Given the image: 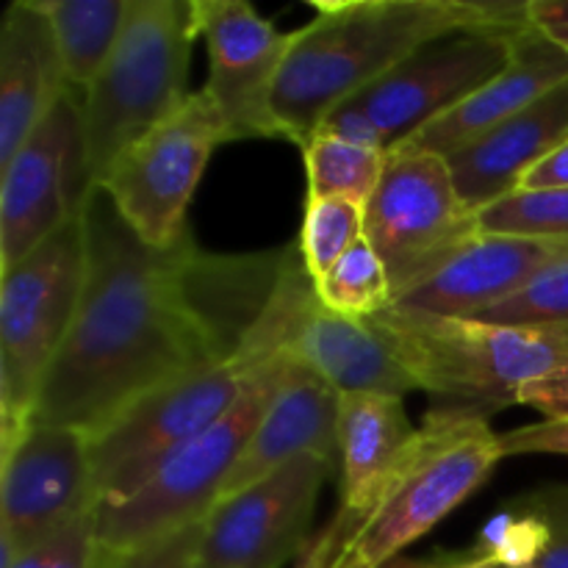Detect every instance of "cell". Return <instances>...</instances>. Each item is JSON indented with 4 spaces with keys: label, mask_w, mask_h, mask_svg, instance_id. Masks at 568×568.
<instances>
[{
    "label": "cell",
    "mask_w": 568,
    "mask_h": 568,
    "mask_svg": "<svg viewBox=\"0 0 568 568\" xmlns=\"http://www.w3.org/2000/svg\"><path fill=\"white\" fill-rule=\"evenodd\" d=\"M87 281L28 425L94 436L150 392L227 361L264 314L286 250L209 255L192 233L144 244L109 194L87 203Z\"/></svg>",
    "instance_id": "obj_1"
},
{
    "label": "cell",
    "mask_w": 568,
    "mask_h": 568,
    "mask_svg": "<svg viewBox=\"0 0 568 568\" xmlns=\"http://www.w3.org/2000/svg\"><path fill=\"white\" fill-rule=\"evenodd\" d=\"M314 20L294 31L272 98L283 139L300 148L338 105L425 44L469 28L527 22V3L503 0H347L314 3Z\"/></svg>",
    "instance_id": "obj_2"
},
{
    "label": "cell",
    "mask_w": 568,
    "mask_h": 568,
    "mask_svg": "<svg viewBox=\"0 0 568 568\" xmlns=\"http://www.w3.org/2000/svg\"><path fill=\"white\" fill-rule=\"evenodd\" d=\"M503 458V442L486 414L469 405L430 410L366 514L349 527L327 525L316 532L297 568H383L403 558L410 544L466 503Z\"/></svg>",
    "instance_id": "obj_3"
},
{
    "label": "cell",
    "mask_w": 568,
    "mask_h": 568,
    "mask_svg": "<svg viewBox=\"0 0 568 568\" xmlns=\"http://www.w3.org/2000/svg\"><path fill=\"white\" fill-rule=\"evenodd\" d=\"M369 322L422 392L458 405H508L568 364L566 331L508 327L388 305Z\"/></svg>",
    "instance_id": "obj_4"
},
{
    "label": "cell",
    "mask_w": 568,
    "mask_h": 568,
    "mask_svg": "<svg viewBox=\"0 0 568 568\" xmlns=\"http://www.w3.org/2000/svg\"><path fill=\"white\" fill-rule=\"evenodd\" d=\"M197 39L192 0H131L114 53L83 92V142L94 186L139 139L175 114Z\"/></svg>",
    "instance_id": "obj_5"
},
{
    "label": "cell",
    "mask_w": 568,
    "mask_h": 568,
    "mask_svg": "<svg viewBox=\"0 0 568 568\" xmlns=\"http://www.w3.org/2000/svg\"><path fill=\"white\" fill-rule=\"evenodd\" d=\"M292 364L294 358L288 355L266 361L220 422L175 449L131 497L98 505L94 525L100 549L114 555L131 552L203 521L220 503L233 466L242 458Z\"/></svg>",
    "instance_id": "obj_6"
},
{
    "label": "cell",
    "mask_w": 568,
    "mask_h": 568,
    "mask_svg": "<svg viewBox=\"0 0 568 568\" xmlns=\"http://www.w3.org/2000/svg\"><path fill=\"white\" fill-rule=\"evenodd\" d=\"M83 214L0 272V447L31 422L44 377L78 316L87 281Z\"/></svg>",
    "instance_id": "obj_7"
},
{
    "label": "cell",
    "mask_w": 568,
    "mask_h": 568,
    "mask_svg": "<svg viewBox=\"0 0 568 568\" xmlns=\"http://www.w3.org/2000/svg\"><path fill=\"white\" fill-rule=\"evenodd\" d=\"M275 355L283 353L253 325L231 358L155 388L89 436L94 503L131 497L175 449L220 422L239 403L255 372Z\"/></svg>",
    "instance_id": "obj_8"
},
{
    "label": "cell",
    "mask_w": 568,
    "mask_h": 568,
    "mask_svg": "<svg viewBox=\"0 0 568 568\" xmlns=\"http://www.w3.org/2000/svg\"><path fill=\"white\" fill-rule=\"evenodd\" d=\"M525 26L469 28L425 44L381 81L338 105L320 131L392 153L499 75L514 55L516 33Z\"/></svg>",
    "instance_id": "obj_9"
},
{
    "label": "cell",
    "mask_w": 568,
    "mask_h": 568,
    "mask_svg": "<svg viewBox=\"0 0 568 568\" xmlns=\"http://www.w3.org/2000/svg\"><path fill=\"white\" fill-rule=\"evenodd\" d=\"M364 214L366 242L386 264L394 303L480 233L477 211L460 194L449 161L425 150L388 153Z\"/></svg>",
    "instance_id": "obj_10"
},
{
    "label": "cell",
    "mask_w": 568,
    "mask_h": 568,
    "mask_svg": "<svg viewBox=\"0 0 568 568\" xmlns=\"http://www.w3.org/2000/svg\"><path fill=\"white\" fill-rule=\"evenodd\" d=\"M227 142L222 116L200 89L181 109L125 150L100 189L150 247L166 250L189 233L186 214L211 153Z\"/></svg>",
    "instance_id": "obj_11"
},
{
    "label": "cell",
    "mask_w": 568,
    "mask_h": 568,
    "mask_svg": "<svg viewBox=\"0 0 568 568\" xmlns=\"http://www.w3.org/2000/svg\"><path fill=\"white\" fill-rule=\"evenodd\" d=\"M92 189L81 100L70 89L0 164V272L78 220Z\"/></svg>",
    "instance_id": "obj_12"
},
{
    "label": "cell",
    "mask_w": 568,
    "mask_h": 568,
    "mask_svg": "<svg viewBox=\"0 0 568 568\" xmlns=\"http://www.w3.org/2000/svg\"><path fill=\"white\" fill-rule=\"evenodd\" d=\"M264 320L277 333L283 355L316 372L342 397L377 394L403 399L405 394L419 392L414 377L403 369L369 322L347 320L320 303L300 247L286 250Z\"/></svg>",
    "instance_id": "obj_13"
},
{
    "label": "cell",
    "mask_w": 568,
    "mask_h": 568,
    "mask_svg": "<svg viewBox=\"0 0 568 568\" xmlns=\"http://www.w3.org/2000/svg\"><path fill=\"white\" fill-rule=\"evenodd\" d=\"M0 466V568L98 508L89 436L75 427L28 425Z\"/></svg>",
    "instance_id": "obj_14"
},
{
    "label": "cell",
    "mask_w": 568,
    "mask_h": 568,
    "mask_svg": "<svg viewBox=\"0 0 568 568\" xmlns=\"http://www.w3.org/2000/svg\"><path fill=\"white\" fill-rule=\"evenodd\" d=\"M197 37L209 48V83L227 142L283 139L272 114L277 78L292 50L294 31H277L247 0H192Z\"/></svg>",
    "instance_id": "obj_15"
},
{
    "label": "cell",
    "mask_w": 568,
    "mask_h": 568,
    "mask_svg": "<svg viewBox=\"0 0 568 568\" xmlns=\"http://www.w3.org/2000/svg\"><path fill=\"white\" fill-rule=\"evenodd\" d=\"M333 458L300 455L242 494L214 505L203 521L200 560L225 568H283L300 558Z\"/></svg>",
    "instance_id": "obj_16"
},
{
    "label": "cell",
    "mask_w": 568,
    "mask_h": 568,
    "mask_svg": "<svg viewBox=\"0 0 568 568\" xmlns=\"http://www.w3.org/2000/svg\"><path fill=\"white\" fill-rule=\"evenodd\" d=\"M568 253L566 242L477 233L442 270L410 288L394 305L444 316L480 320L486 311L519 294L538 272Z\"/></svg>",
    "instance_id": "obj_17"
},
{
    "label": "cell",
    "mask_w": 568,
    "mask_h": 568,
    "mask_svg": "<svg viewBox=\"0 0 568 568\" xmlns=\"http://www.w3.org/2000/svg\"><path fill=\"white\" fill-rule=\"evenodd\" d=\"M564 81H568V53L527 22L516 33L514 55L499 75H494L471 98H466L449 114L438 116L436 122L422 128L416 136H410L399 148L425 150V153L449 159L466 144L477 142L488 131L503 125L505 120L519 114L521 109L536 103L538 98L552 92Z\"/></svg>",
    "instance_id": "obj_18"
},
{
    "label": "cell",
    "mask_w": 568,
    "mask_h": 568,
    "mask_svg": "<svg viewBox=\"0 0 568 568\" xmlns=\"http://www.w3.org/2000/svg\"><path fill=\"white\" fill-rule=\"evenodd\" d=\"M338 410H342V394L308 366L294 361L286 381L281 383L270 408L250 436L242 458L233 466L220 503L236 497L253 483L270 477L272 471L283 469L300 455H322L336 460Z\"/></svg>",
    "instance_id": "obj_19"
},
{
    "label": "cell",
    "mask_w": 568,
    "mask_h": 568,
    "mask_svg": "<svg viewBox=\"0 0 568 568\" xmlns=\"http://www.w3.org/2000/svg\"><path fill=\"white\" fill-rule=\"evenodd\" d=\"M568 139V81L555 87L486 136L449 155V170L466 203L480 214L519 192L525 178Z\"/></svg>",
    "instance_id": "obj_20"
},
{
    "label": "cell",
    "mask_w": 568,
    "mask_h": 568,
    "mask_svg": "<svg viewBox=\"0 0 568 568\" xmlns=\"http://www.w3.org/2000/svg\"><path fill=\"white\" fill-rule=\"evenodd\" d=\"M55 33L37 0H17L0 22V164L70 92Z\"/></svg>",
    "instance_id": "obj_21"
},
{
    "label": "cell",
    "mask_w": 568,
    "mask_h": 568,
    "mask_svg": "<svg viewBox=\"0 0 568 568\" xmlns=\"http://www.w3.org/2000/svg\"><path fill=\"white\" fill-rule=\"evenodd\" d=\"M419 427L410 425L399 397L347 394L338 410L342 505L327 525L349 527L366 514L405 458Z\"/></svg>",
    "instance_id": "obj_22"
},
{
    "label": "cell",
    "mask_w": 568,
    "mask_h": 568,
    "mask_svg": "<svg viewBox=\"0 0 568 568\" xmlns=\"http://www.w3.org/2000/svg\"><path fill=\"white\" fill-rule=\"evenodd\" d=\"M50 20L70 87L87 92L114 53L131 0H37Z\"/></svg>",
    "instance_id": "obj_23"
},
{
    "label": "cell",
    "mask_w": 568,
    "mask_h": 568,
    "mask_svg": "<svg viewBox=\"0 0 568 568\" xmlns=\"http://www.w3.org/2000/svg\"><path fill=\"white\" fill-rule=\"evenodd\" d=\"M305 178H308V200H349L366 209L372 194L381 186L386 172V150L316 131L305 142Z\"/></svg>",
    "instance_id": "obj_24"
},
{
    "label": "cell",
    "mask_w": 568,
    "mask_h": 568,
    "mask_svg": "<svg viewBox=\"0 0 568 568\" xmlns=\"http://www.w3.org/2000/svg\"><path fill=\"white\" fill-rule=\"evenodd\" d=\"M314 286L320 303L347 320L366 322L394 303L392 277L366 236L333 270L314 281Z\"/></svg>",
    "instance_id": "obj_25"
},
{
    "label": "cell",
    "mask_w": 568,
    "mask_h": 568,
    "mask_svg": "<svg viewBox=\"0 0 568 568\" xmlns=\"http://www.w3.org/2000/svg\"><path fill=\"white\" fill-rule=\"evenodd\" d=\"M547 541V516L541 514L536 499L527 497L488 519L469 555L488 568H527L536 564Z\"/></svg>",
    "instance_id": "obj_26"
},
{
    "label": "cell",
    "mask_w": 568,
    "mask_h": 568,
    "mask_svg": "<svg viewBox=\"0 0 568 568\" xmlns=\"http://www.w3.org/2000/svg\"><path fill=\"white\" fill-rule=\"evenodd\" d=\"M366 236V214L349 200H308L305 203L300 255L311 281H320Z\"/></svg>",
    "instance_id": "obj_27"
},
{
    "label": "cell",
    "mask_w": 568,
    "mask_h": 568,
    "mask_svg": "<svg viewBox=\"0 0 568 568\" xmlns=\"http://www.w3.org/2000/svg\"><path fill=\"white\" fill-rule=\"evenodd\" d=\"M483 233L568 244V186L519 189L477 214Z\"/></svg>",
    "instance_id": "obj_28"
},
{
    "label": "cell",
    "mask_w": 568,
    "mask_h": 568,
    "mask_svg": "<svg viewBox=\"0 0 568 568\" xmlns=\"http://www.w3.org/2000/svg\"><path fill=\"white\" fill-rule=\"evenodd\" d=\"M483 322L508 327L566 331L568 327V253L538 272L519 294L486 311Z\"/></svg>",
    "instance_id": "obj_29"
},
{
    "label": "cell",
    "mask_w": 568,
    "mask_h": 568,
    "mask_svg": "<svg viewBox=\"0 0 568 568\" xmlns=\"http://www.w3.org/2000/svg\"><path fill=\"white\" fill-rule=\"evenodd\" d=\"M3 568H100V544L98 525L92 514L81 516L64 530L50 536L48 541L37 544L28 552L17 555Z\"/></svg>",
    "instance_id": "obj_30"
},
{
    "label": "cell",
    "mask_w": 568,
    "mask_h": 568,
    "mask_svg": "<svg viewBox=\"0 0 568 568\" xmlns=\"http://www.w3.org/2000/svg\"><path fill=\"white\" fill-rule=\"evenodd\" d=\"M203 521H194V525L183 527L172 536L144 544V547L131 549V552L114 555L100 549V568H192L194 560L200 558Z\"/></svg>",
    "instance_id": "obj_31"
},
{
    "label": "cell",
    "mask_w": 568,
    "mask_h": 568,
    "mask_svg": "<svg viewBox=\"0 0 568 568\" xmlns=\"http://www.w3.org/2000/svg\"><path fill=\"white\" fill-rule=\"evenodd\" d=\"M549 521V541L538 560L527 568H568V488H549L532 494Z\"/></svg>",
    "instance_id": "obj_32"
},
{
    "label": "cell",
    "mask_w": 568,
    "mask_h": 568,
    "mask_svg": "<svg viewBox=\"0 0 568 568\" xmlns=\"http://www.w3.org/2000/svg\"><path fill=\"white\" fill-rule=\"evenodd\" d=\"M508 455H568V422H536L499 436Z\"/></svg>",
    "instance_id": "obj_33"
},
{
    "label": "cell",
    "mask_w": 568,
    "mask_h": 568,
    "mask_svg": "<svg viewBox=\"0 0 568 568\" xmlns=\"http://www.w3.org/2000/svg\"><path fill=\"white\" fill-rule=\"evenodd\" d=\"M516 403L538 410L544 422H568V364L532 381L516 394Z\"/></svg>",
    "instance_id": "obj_34"
},
{
    "label": "cell",
    "mask_w": 568,
    "mask_h": 568,
    "mask_svg": "<svg viewBox=\"0 0 568 568\" xmlns=\"http://www.w3.org/2000/svg\"><path fill=\"white\" fill-rule=\"evenodd\" d=\"M527 22L568 53V0H530Z\"/></svg>",
    "instance_id": "obj_35"
},
{
    "label": "cell",
    "mask_w": 568,
    "mask_h": 568,
    "mask_svg": "<svg viewBox=\"0 0 568 568\" xmlns=\"http://www.w3.org/2000/svg\"><path fill=\"white\" fill-rule=\"evenodd\" d=\"M568 186V139L555 150L549 159H544L530 175L525 178L521 189H564Z\"/></svg>",
    "instance_id": "obj_36"
},
{
    "label": "cell",
    "mask_w": 568,
    "mask_h": 568,
    "mask_svg": "<svg viewBox=\"0 0 568 568\" xmlns=\"http://www.w3.org/2000/svg\"><path fill=\"white\" fill-rule=\"evenodd\" d=\"M383 568H488L480 560L471 558L469 552L460 555V558H433V560H419V558H397Z\"/></svg>",
    "instance_id": "obj_37"
},
{
    "label": "cell",
    "mask_w": 568,
    "mask_h": 568,
    "mask_svg": "<svg viewBox=\"0 0 568 568\" xmlns=\"http://www.w3.org/2000/svg\"><path fill=\"white\" fill-rule=\"evenodd\" d=\"M192 568H225V566H214V564H205V560H194V566Z\"/></svg>",
    "instance_id": "obj_38"
}]
</instances>
